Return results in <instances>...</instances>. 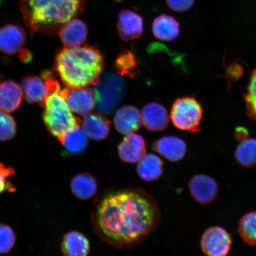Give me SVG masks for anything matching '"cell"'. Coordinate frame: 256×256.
Returning a JSON list of instances; mask_svg holds the SVG:
<instances>
[{
	"label": "cell",
	"mask_w": 256,
	"mask_h": 256,
	"mask_svg": "<svg viewBox=\"0 0 256 256\" xmlns=\"http://www.w3.org/2000/svg\"><path fill=\"white\" fill-rule=\"evenodd\" d=\"M114 121L118 132L128 136L140 129L142 124V115L136 107L124 106L116 112Z\"/></svg>",
	"instance_id": "15"
},
{
	"label": "cell",
	"mask_w": 256,
	"mask_h": 256,
	"mask_svg": "<svg viewBox=\"0 0 256 256\" xmlns=\"http://www.w3.org/2000/svg\"><path fill=\"white\" fill-rule=\"evenodd\" d=\"M104 59L97 48L88 46L64 47L57 53L54 71L69 88L97 86L104 69Z\"/></svg>",
	"instance_id": "2"
},
{
	"label": "cell",
	"mask_w": 256,
	"mask_h": 256,
	"mask_svg": "<svg viewBox=\"0 0 256 256\" xmlns=\"http://www.w3.org/2000/svg\"><path fill=\"white\" fill-rule=\"evenodd\" d=\"M244 99L248 116L256 120V68L252 72Z\"/></svg>",
	"instance_id": "28"
},
{
	"label": "cell",
	"mask_w": 256,
	"mask_h": 256,
	"mask_svg": "<svg viewBox=\"0 0 256 256\" xmlns=\"http://www.w3.org/2000/svg\"><path fill=\"white\" fill-rule=\"evenodd\" d=\"M22 88L25 100L30 104L43 103L47 89L44 80L36 76H24L22 82Z\"/></svg>",
	"instance_id": "23"
},
{
	"label": "cell",
	"mask_w": 256,
	"mask_h": 256,
	"mask_svg": "<svg viewBox=\"0 0 256 256\" xmlns=\"http://www.w3.org/2000/svg\"><path fill=\"white\" fill-rule=\"evenodd\" d=\"M248 131L247 128L242 126L236 128L234 132V136L236 140L242 142V140L248 139Z\"/></svg>",
	"instance_id": "33"
},
{
	"label": "cell",
	"mask_w": 256,
	"mask_h": 256,
	"mask_svg": "<svg viewBox=\"0 0 256 256\" xmlns=\"http://www.w3.org/2000/svg\"><path fill=\"white\" fill-rule=\"evenodd\" d=\"M152 32L156 39L171 42L178 38L180 32V24L172 16L161 14L154 20Z\"/></svg>",
	"instance_id": "20"
},
{
	"label": "cell",
	"mask_w": 256,
	"mask_h": 256,
	"mask_svg": "<svg viewBox=\"0 0 256 256\" xmlns=\"http://www.w3.org/2000/svg\"><path fill=\"white\" fill-rule=\"evenodd\" d=\"M66 153L76 155L84 152L88 148V136L80 126L70 130L60 140Z\"/></svg>",
	"instance_id": "24"
},
{
	"label": "cell",
	"mask_w": 256,
	"mask_h": 256,
	"mask_svg": "<svg viewBox=\"0 0 256 256\" xmlns=\"http://www.w3.org/2000/svg\"><path fill=\"white\" fill-rule=\"evenodd\" d=\"M152 148L163 158L171 162L181 161L187 152L184 140L174 136H167L156 140Z\"/></svg>",
	"instance_id": "12"
},
{
	"label": "cell",
	"mask_w": 256,
	"mask_h": 256,
	"mask_svg": "<svg viewBox=\"0 0 256 256\" xmlns=\"http://www.w3.org/2000/svg\"><path fill=\"white\" fill-rule=\"evenodd\" d=\"M91 220L96 234L114 248H131L154 231L160 211L151 194L138 188H112L92 203Z\"/></svg>",
	"instance_id": "1"
},
{
	"label": "cell",
	"mask_w": 256,
	"mask_h": 256,
	"mask_svg": "<svg viewBox=\"0 0 256 256\" xmlns=\"http://www.w3.org/2000/svg\"><path fill=\"white\" fill-rule=\"evenodd\" d=\"M82 130L86 135L92 140H102L110 133L111 122L104 114L99 113L86 115L82 121Z\"/></svg>",
	"instance_id": "18"
},
{
	"label": "cell",
	"mask_w": 256,
	"mask_h": 256,
	"mask_svg": "<svg viewBox=\"0 0 256 256\" xmlns=\"http://www.w3.org/2000/svg\"></svg>",
	"instance_id": "34"
},
{
	"label": "cell",
	"mask_w": 256,
	"mask_h": 256,
	"mask_svg": "<svg viewBox=\"0 0 256 256\" xmlns=\"http://www.w3.org/2000/svg\"><path fill=\"white\" fill-rule=\"evenodd\" d=\"M17 126L11 115L0 110V142H6L14 138Z\"/></svg>",
	"instance_id": "30"
},
{
	"label": "cell",
	"mask_w": 256,
	"mask_h": 256,
	"mask_svg": "<svg viewBox=\"0 0 256 256\" xmlns=\"http://www.w3.org/2000/svg\"><path fill=\"white\" fill-rule=\"evenodd\" d=\"M84 0H21L24 21L32 34L53 35L83 10Z\"/></svg>",
	"instance_id": "3"
},
{
	"label": "cell",
	"mask_w": 256,
	"mask_h": 256,
	"mask_svg": "<svg viewBox=\"0 0 256 256\" xmlns=\"http://www.w3.org/2000/svg\"><path fill=\"white\" fill-rule=\"evenodd\" d=\"M232 244L231 235L220 226L206 229L200 242L202 251L207 256H226L232 250Z\"/></svg>",
	"instance_id": "7"
},
{
	"label": "cell",
	"mask_w": 256,
	"mask_h": 256,
	"mask_svg": "<svg viewBox=\"0 0 256 256\" xmlns=\"http://www.w3.org/2000/svg\"><path fill=\"white\" fill-rule=\"evenodd\" d=\"M137 174L142 180L152 182L158 180L164 172V163L158 156L146 154L138 162Z\"/></svg>",
	"instance_id": "22"
},
{
	"label": "cell",
	"mask_w": 256,
	"mask_h": 256,
	"mask_svg": "<svg viewBox=\"0 0 256 256\" xmlns=\"http://www.w3.org/2000/svg\"><path fill=\"white\" fill-rule=\"evenodd\" d=\"M142 120L144 126L149 130H164L169 122L168 112L164 106L158 102H151L144 106Z\"/></svg>",
	"instance_id": "16"
},
{
	"label": "cell",
	"mask_w": 256,
	"mask_h": 256,
	"mask_svg": "<svg viewBox=\"0 0 256 256\" xmlns=\"http://www.w3.org/2000/svg\"><path fill=\"white\" fill-rule=\"evenodd\" d=\"M117 30L124 41L134 40L142 36L144 20L142 16L130 10L124 9L118 16Z\"/></svg>",
	"instance_id": "10"
},
{
	"label": "cell",
	"mask_w": 256,
	"mask_h": 256,
	"mask_svg": "<svg viewBox=\"0 0 256 256\" xmlns=\"http://www.w3.org/2000/svg\"><path fill=\"white\" fill-rule=\"evenodd\" d=\"M62 92L70 110L81 116L90 113L97 103L95 89L84 87L65 88Z\"/></svg>",
	"instance_id": "8"
},
{
	"label": "cell",
	"mask_w": 256,
	"mask_h": 256,
	"mask_svg": "<svg viewBox=\"0 0 256 256\" xmlns=\"http://www.w3.org/2000/svg\"><path fill=\"white\" fill-rule=\"evenodd\" d=\"M146 144L142 136L131 134L124 138L118 146V152L124 162L136 163L146 154Z\"/></svg>",
	"instance_id": "14"
},
{
	"label": "cell",
	"mask_w": 256,
	"mask_h": 256,
	"mask_svg": "<svg viewBox=\"0 0 256 256\" xmlns=\"http://www.w3.org/2000/svg\"><path fill=\"white\" fill-rule=\"evenodd\" d=\"M72 194L80 200H87L95 196L98 190L97 180L88 172H80L74 176L70 182Z\"/></svg>",
	"instance_id": "21"
},
{
	"label": "cell",
	"mask_w": 256,
	"mask_h": 256,
	"mask_svg": "<svg viewBox=\"0 0 256 256\" xmlns=\"http://www.w3.org/2000/svg\"><path fill=\"white\" fill-rule=\"evenodd\" d=\"M16 236L12 227L0 224V254H7L16 244Z\"/></svg>",
	"instance_id": "29"
},
{
	"label": "cell",
	"mask_w": 256,
	"mask_h": 256,
	"mask_svg": "<svg viewBox=\"0 0 256 256\" xmlns=\"http://www.w3.org/2000/svg\"><path fill=\"white\" fill-rule=\"evenodd\" d=\"M192 198L201 204L212 203L219 191V186L216 179L204 174L194 176L188 184Z\"/></svg>",
	"instance_id": "9"
},
{
	"label": "cell",
	"mask_w": 256,
	"mask_h": 256,
	"mask_svg": "<svg viewBox=\"0 0 256 256\" xmlns=\"http://www.w3.org/2000/svg\"><path fill=\"white\" fill-rule=\"evenodd\" d=\"M236 162L243 168H251L256 166V139L242 140L235 150Z\"/></svg>",
	"instance_id": "25"
},
{
	"label": "cell",
	"mask_w": 256,
	"mask_h": 256,
	"mask_svg": "<svg viewBox=\"0 0 256 256\" xmlns=\"http://www.w3.org/2000/svg\"><path fill=\"white\" fill-rule=\"evenodd\" d=\"M26 40L23 28L14 24L4 26L0 28V51L8 55H20L26 50Z\"/></svg>",
	"instance_id": "11"
},
{
	"label": "cell",
	"mask_w": 256,
	"mask_h": 256,
	"mask_svg": "<svg viewBox=\"0 0 256 256\" xmlns=\"http://www.w3.org/2000/svg\"><path fill=\"white\" fill-rule=\"evenodd\" d=\"M62 250L64 256H88L90 244L87 236L82 232H70L63 236Z\"/></svg>",
	"instance_id": "19"
},
{
	"label": "cell",
	"mask_w": 256,
	"mask_h": 256,
	"mask_svg": "<svg viewBox=\"0 0 256 256\" xmlns=\"http://www.w3.org/2000/svg\"><path fill=\"white\" fill-rule=\"evenodd\" d=\"M24 92L18 83L7 80L0 83V110L11 113L20 108Z\"/></svg>",
	"instance_id": "17"
},
{
	"label": "cell",
	"mask_w": 256,
	"mask_h": 256,
	"mask_svg": "<svg viewBox=\"0 0 256 256\" xmlns=\"http://www.w3.org/2000/svg\"><path fill=\"white\" fill-rule=\"evenodd\" d=\"M170 118L178 129L190 133L199 132L203 108L194 96L178 98L172 105Z\"/></svg>",
	"instance_id": "5"
},
{
	"label": "cell",
	"mask_w": 256,
	"mask_h": 256,
	"mask_svg": "<svg viewBox=\"0 0 256 256\" xmlns=\"http://www.w3.org/2000/svg\"><path fill=\"white\" fill-rule=\"evenodd\" d=\"M166 2L172 10L184 12L193 7L195 0H166Z\"/></svg>",
	"instance_id": "32"
},
{
	"label": "cell",
	"mask_w": 256,
	"mask_h": 256,
	"mask_svg": "<svg viewBox=\"0 0 256 256\" xmlns=\"http://www.w3.org/2000/svg\"><path fill=\"white\" fill-rule=\"evenodd\" d=\"M42 78L47 89L46 98L40 104L44 108L42 120L48 132L60 142L68 130L80 126L82 120L72 114L54 72H43Z\"/></svg>",
	"instance_id": "4"
},
{
	"label": "cell",
	"mask_w": 256,
	"mask_h": 256,
	"mask_svg": "<svg viewBox=\"0 0 256 256\" xmlns=\"http://www.w3.org/2000/svg\"><path fill=\"white\" fill-rule=\"evenodd\" d=\"M238 231L245 242L256 246V211L246 214L240 219Z\"/></svg>",
	"instance_id": "26"
},
{
	"label": "cell",
	"mask_w": 256,
	"mask_h": 256,
	"mask_svg": "<svg viewBox=\"0 0 256 256\" xmlns=\"http://www.w3.org/2000/svg\"><path fill=\"white\" fill-rule=\"evenodd\" d=\"M114 68L121 76L134 78L136 76V60L132 52L124 50L122 51L114 62Z\"/></svg>",
	"instance_id": "27"
},
{
	"label": "cell",
	"mask_w": 256,
	"mask_h": 256,
	"mask_svg": "<svg viewBox=\"0 0 256 256\" xmlns=\"http://www.w3.org/2000/svg\"><path fill=\"white\" fill-rule=\"evenodd\" d=\"M58 35L64 47L81 46L88 39V26L80 19L73 18L63 26Z\"/></svg>",
	"instance_id": "13"
},
{
	"label": "cell",
	"mask_w": 256,
	"mask_h": 256,
	"mask_svg": "<svg viewBox=\"0 0 256 256\" xmlns=\"http://www.w3.org/2000/svg\"><path fill=\"white\" fill-rule=\"evenodd\" d=\"M96 86L97 110L102 114H110L123 100L126 92L124 78L114 73H106L100 78Z\"/></svg>",
	"instance_id": "6"
},
{
	"label": "cell",
	"mask_w": 256,
	"mask_h": 256,
	"mask_svg": "<svg viewBox=\"0 0 256 256\" xmlns=\"http://www.w3.org/2000/svg\"><path fill=\"white\" fill-rule=\"evenodd\" d=\"M15 169L12 167H8L3 163L0 162V194L8 192L14 193L16 188L14 184L9 180V178L16 175Z\"/></svg>",
	"instance_id": "31"
}]
</instances>
